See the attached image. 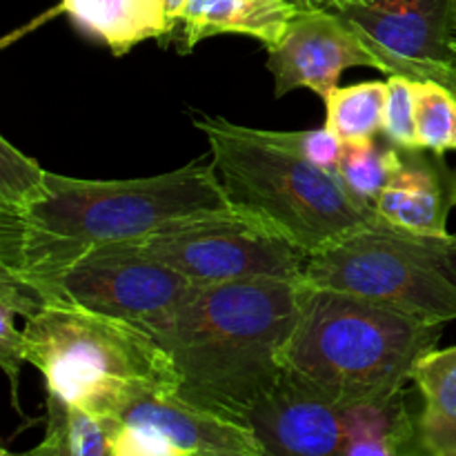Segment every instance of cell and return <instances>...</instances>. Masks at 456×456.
<instances>
[{
	"instance_id": "6da1fadb",
	"label": "cell",
	"mask_w": 456,
	"mask_h": 456,
	"mask_svg": "<svg viewBox=\"0 0 456 456\" xmlns=\"http://www.w3.org/2000/svg\"><path fill=\"white\" fill-rule=\"evenodd\" d=\"M230 212L239 208L212 160L127 181L47 172V191L25 216L0 214V272L43 279L96 249L141 243L181 223Z\"/></svg>"
},
{
	"instance_id": "7a4b0ae2",
	"label": "cell",
	"mask_w": 456,
	"mask_h": 456,
	"mask_svg": "<svg viewBox=\"0 0 456 456\" xmlns=\"http://www.w3.org/2000/svg\"><path fill=\"white\" fill-rule=\"evenodd\" d=\"M303 281L194 285L165 319L147 325L178 377L176 396L243 426L285 377L281 352L301 307Z\"/></svg>"
},
{
	"instance_id": "3957f363",
	"label": "cell",
	"mask_w": 456,
	"mask_h": 456,
	"mask_svg": "<svg viewBox=\"0 0 456 456\" xmlns=\"http://www.w3.org/2000/svg\"><path fill=\"white\" fill-rule=\"evenodd\" d=\"M441 334L444 325L303 283L298 319L281 365L307 390L347 408L408 387L414 365L436 350Z\"/></svg>"
},
{
	"instance_id": "277c9868",
	"label": "cell",
	"mask_w": 456,
	"mask_h": 456,
	"mask_svg": "<svg viewBox=\"0 0 456 456\" xmlns=\"http://www.w3.org/2000/svg\"><path fill=\"white\" fill-rule=\"evenodd\" d=\"M194 125L208 138L209 156L232 203L274 227L307 258L383 223L347 191L337 174L270 145L254 127L221 116Z\"/></svg>"
},
{
	"instance_id": "5b68a950",
	"label": "cell",
	"mask_w": 456,
	"mask_h": 456,
	"mask_svg": "<svg viewBox=\"0 0 456 456\" xmlns=\"http://www.w3.org/2000/svg\"><path fill=\"white\" fill-rule=\"evenodd\" d=\"M22 356L47 383V395L101 417L132 383L176 395L178 377L159 343L127 321L78 305L45 303L25 319Z\"/></svg>"
},
{
	"instance_id": "8992f818",
	"label": "cell",
	"mask_w": 456,
	"mask_h": 456,
	"mask_svg": "<svg viewBox=\"0 0 456 456\" xmlns=\"http://www.w3.org/2000/svg\"><path fill=\"white\" fill-rule=\"evenodd\" d=\"M303 283L445 325L456 321V234L419 236L381 223L307 258Z\"/></svg>"
},
{
	"instance_id": "52a82bcc",
	"label": "cell",
	"mask_w": 456,
	"mask_h": 456,
	"mask_svg": "<svg viewBox=\"0 0 456 456\" xmlns=\"http://www.w3.org/2000/svg\"><path fill=\"white\" fill-rule=\"evenodd\" d=\"M125 248L172 267L194 285L256 279L301 283L307 263L297 245L243 209L194 218Z\"/></svg>"
},
{
	"instance_id": "ba28073f",
	"label": "cell",
	"mask_w": 456,
	"mask_h": 456,
	"mask_svg": "<svg viewBox=\"0 0 456 456\" xmlns=\"http://www.w3.org/2000/svg\"><path fill=\"white\" fill-rule=\"evenodd\" d=\"M25 283L45 303L85 307L127 321L142 332L165 319L194 289V283L176 270L125 245L96 249L67 270Z\"/></svg>"
},
{
	"instance_id": "9c48e42d",
	"label": "cell",
	"mask_w": 456,
	"mask_h": 456,
	"mask_svg": "<svg viewBox=\"0 0 456 456\" xmlns=\"http://www.w3.org/2000/svg\"><path fill=\"white\" fill-rule=\"evenodd\" d=\"M332 12L379 58L383 74L421 80L450 65L456 0H365Z\"/></svg>"
},
{
	"instance_id": "30bf717a",
	"label": "cell",
	"mask_w": 456,
	"mask_h": 456,
	"mask_svg": "<svg viewBox=\"0 0 456 456\" xmlns=\"http://www.w3.org/2000/svg\"><path fill=\"white\" fill-rule=\"evenodd\" d=\"M352 67L381 71L379 58L332 9L298 12L279 45L267 49L276 98L294 89H310L325 98Z\"/></svg>"
},
{
	"instance_id": "8fae6325",
	"label": "cell",
	"mask_w": 456,
	"mask_h": 456,
	"mask_svg": "<svg viewBox=\"0 0 456 456\" xmlns=\"http://www.w3.org/2000/svg\"><path fill=\"white\" fill-rule=\"evenodd\" d=\"M101 417L151 428L185 456L263 454L256 435L248 426L187 403L181 396L150 383L125 387Z\"/></svg>"
},
{
	"instance_id": "7c38bea8",
	"label": "cell",
	"mask_w": 456,
	"mask_h": 456,
	"mask_svg": "<svg viewBox=\"0 0 456 456\" xmlns=\"http://www.w3.org/2000/svg\"><path fill=\"white\" fill-rule=\"evenodd\" d=\"M243 426L256 435L261 456L347 454L346 408L307 390L288 374L249 410Z\"/></svg>"
},
{
	"instance_id": "4fadbf2b",
	"label": "cell",
	"mask_w": 456,
	"mask_h": 456,
	"mask_svg": "<svg viewBox=\"0 0 456 456\" xmlns=\"http://www.w3.org/2000/svg\"><path fill=\"white\" fill-rule=\"evenodd\" d=\"M456 208V169L426 147H399V165L374 203L387 225L419 236H448Z\"/></svg>"
},
{
	"instance_id": "5bb4252c",
	"label": "cell",
	"mask_w": 456,
	"mask_h": 456,
	"mask_svg": "<svg viewBox=\"0 0 456 456\" xmlns=\"http://www.w3.org/2000/svg\"><path fill=\"white\" fill-rule=\"evenodd\" d=\"M399 456H456V346L419 359Z\"/></svg>"
},
{
	"instance_id": "9a60e30c",
	"label": "cell",
	"mask_w": 456,
	"mask_h": 456,
	"mask_svg": "<svg viewBox=\"0 0 456 456\" xmlns=\"http://www.w3.org/2000/svg\"><path fill=\"white\" fill-rule=\"evenodd\" d=\"M297 13L289 0H190L172 45L190 53L205 38L239 34L272 49Z\"/></svg>"
},
{
	"instance_id": "2e32d148",
	"label": "cell",
	"mask_w": 456,
	"mask_h": 456,
	"mask_svg": "<svg viewBox=\"0 0 456 456\" xmlns=\"http://www.w3.org/2000/svg\"><path fill=\"white\" fill-rule=\"evenodd\" d=\"M58 13L105 43L114 56H125L145 40L167 47L174 34L163 0H61L49 16Z\"/></svg>"
},
{
	"instance_id": "e0dca14e",
	"label": "cell",
	"mask_w": 456,
	"mask_h": 456,
	"mask_svg": "<svg viewBox=\"0 0 456 456\" xmlns=\"http://www.w3.org/2000/svg\"><path fill=\"white\" fill-rule=\"evenodd\" d=\"M410 410V387L379 401L347 405L346 456H399Z\"/></svg>"
},
{
	"instance_id": "ac0fdd59",
	"label": "cell",
	"mask_w": 456,
	"mask_h": 456,
	"mask_svg": "<svg viewBox=\"0 0 456 456\" xmlns=\"http://www.w3.org/2000/svg\"><path fill=\"white\" fill-rule=\"evenodd\" d=\"M323 101L328 110L325 127L343 142L372 141L383 134L387 80H365L347 87H334Z\"/></svg>"
},
{
	"instance_id": "d6986e66",
	"label": "cell",
	"mask_w": 456,
	"mask_h": 456,
	"mask_svg": "<svg viewBox=\"0 0 456 456\" xmlns=\"http://www.w3.org/2000/svg\"><path fill=\"white\" fill-rule=\"evenodd\" d=\"M399 165V147L386 136L363 142H346L337 176L359 203L374 209V203L390 183Z\"/></svg>"
},
{
	"instance_id": "ffe728a7",
	"label": "cell",
	"mask_w": 456,
	"mask_h": 456,
	"mask_svg": "<svg viewBox=\"0 0 456 456\" xmlns=\"http://www.w3.org/2000/svg\"><path fill=\"white\" fill-rule=\"evenodd\" d=\"M419 147L456 151V94L435 78H412Z\"/></svg>"
},
{
	"instance_id": "44dd1931",
	"label": "cell",
	"mask_w": 456,
	"mask_h": 456,
	"mask_svg": "<svg viewBox=\"0 0 456 456\" xmlns=\"http://www.w3.org/2000/svg\"><path fill=\"white\" fill-rule=\"evenodd\" d=\"M47 191V172L0 136V214L22 218Z\"/></svg>"
},
{
	"instance_id": "7402d4cb",
	"label": "cell",
	"mask_w": 456,
	"mask_h": 456,
	"mask_svg": "<svg viewBox=\"0 0 456 456\" xmlns=\"http://www.w3.org/2000/svg\"><path fill=\"white\" fill-rule=\"evenodd\" d=\"M258 136L279 150L289 151L307 163L316 165L321 169L337 174L338 163L343 156L346 142L330 132L328 127L321 129H298V132H274V129H256Z\"/></svg>"
},
{
	"instance_id": "603a6c76",
	"label": "cell",
	"mask_w": 456,
	"mask_h": 456,
	"mask_svg": "<svg viewBox=\"0 0 456 456\" xmlns=\"http://www.w3.org/2000/svg\"><path fill=\"white\" fill-rule=\"evenodd\" d=\"M383 136L396 147H419L414 89L410 76H387V101L386 118H383Z\"/></svg>"
},
{
	"instance_id": "cb8c5ba5",
	"label": "cell",
	"mask_w": 456,
	"mask_h": 456,
	"mask_svg": "<svg viewBox=\"0 0 456 456\" xmlns=\"http://www.w3.org/2000/svg\"><path fill=\"white\" fill-rule=\"evenodd\" d=\"M62 401V399H61ZM65 439L69 456H110L111 454V421L105 417L62 401Z\"/></svg>"
},
{
	"instance_id": "d4e9b609",
	"label": "cell",
	"mask_w": 456,
	"mask_h": 456,
	"mask_svg": "<svg viewBox=\"0 0 456 456\" xmlns=\"http://www.w3.org/2000/svg\"><path fill=\"white\" fill-rule=\"evenodd\" d=\"M111 421V454L110 456H185L160 432L134 423Z\"/></svg>"
},
{
	"instance_id": "484cf974",
	"label": "cell",
	"mask_w": 456,
	"mask_h": 456,
	"mask_svg": "<svg viewBox=\"0 0 456 456\" xmlns=\"http://www.w3.org/2000/svg\"><path fill=\"white\" fill-rule=\"evenodd\" d=\"M18 312L9 303L0 301V365L9 379V390H12L13 408L18 405V379H20V365L25 363L22 356V332L16 328Z\"/></svg>"
},
{
	"instance_id": "4316f807",
	"label": "cell",
	"mask_w": 456,
	"mask_h": 456,
	"mask_svg": "<svg viewBox=\"0 0 456 456\" xmlns=\"http://www.w3.org/2000/svg\"><path fill=\"white\" fill-rule=\"evenodd\" d=\"M43 456H69L65 439V419H62V401L47 395V430L43 444L38 445Z\"/></svg>"
},
{
	"instance_id": "83f0119b",
	"label": "cell",
	"mask_w": 456,
	"mask_h": 456,
	"mask_svg": "<svg viewBox=\"0 0 456 456\" xmlns=\"http://www.w3.org/2000/svg\"><path fill=\"white\" fill-rule=\"evenodd\" d=\"M163 3H165V12H167L169 22H172V27H174V34H172V40H174L178 27H181L183 13H185L187 3H190V0H163ZM172 40H169V45H172Z\"/></svg>"
},
{
	"instance_id": "f1b7e54d",
	"label": "cell",
	"mask_w": 456,
	"mask_h": 456,
	"mask_svg": "<svg viewBox=\"0 0 456 456\" xmlns=\"http://www.w3.org/2000/svg\"><path fill=\"white\" fill-rule=\"evenodd\" d=\"M435 80H439V83L448 85V87L456 94V67H452V65L441 67V69L435 74Z\"/></svg>"
},
{
	"instance_id": "f546056e",
	"label": "cell",
	"mask_w": 456,
	"mask_h": 456,
	"mask_svg": "<svg viewBox=\"0 0 456 456\" xmlns=\"http://www.w3.org/2000/svg\"><path fill=\"white\" fill-rule=\"evenodd\" d=\"M298 12H316V9H328V0H289Z\"/></svg>"
},
{
	"instance_id": "4dcf8cb0",
	"label": "cell",
	"mask_w": 456,
	"mask_h": 456,
	"mask_svg": "<svg viewBox=\"0 0 456 456\" xmlns=\"http://www.w3.org/2000/svg\"><path fill=\"white\" fill-rule=\"evenodd\" d=\"M0 456H43V452H40V448L36 445V448L29 450V452H12V450L4 448L3 452H0Z\"/></svg>"
},
{
	"instance_id": "1f68e13d",
	"label": "cell",
	"mask_w": 456,
	"mask_h": 456,
	"mask_svg": "<svg viewBox=\"0 0 456 456\" xmlns=\"http://www.w3.org/2000/svg\"><path fill=\"white\" fill-rule=\"evenodd\" d=\"M330 7L328 9H338L346 7V4H356V3H365V0H328Z\"/></svg>"
},
{
	"instance_id": "d6a6232c",
	"label": "cell",
	"mask_w": 456,
	"mask_h": 456,
	"mask_svg": "<svg viewBox=\"0 0 456 456\" xmlns=\"http://www.w3.org/2000/svg\"><path fill=\"white\" fill-rule=\"evenodd\" d=\"M450 65L456 67V38H454V43H452V58H450Z\"/></svg>"
}]
</instances>
